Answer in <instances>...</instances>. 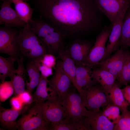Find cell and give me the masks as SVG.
I'll use <instances>...</instances> for the list:
<instances>
[{"instance_id": "6da1fadb", "label": "cell", "mask_w": 130, "mask_h": 130, "mask_svg": "<svg viewBox=\"0 0 130 130\" xmlns=\"http://www.w3.org/2000/svg\"><path fill=\"white\" fill-rule=\"evenodd\" d=\"M34 5L40 17L66 36L93 32L102 22L94 0H34Z\"/></svg>"}, {"instance_id": "7a4b0ae2", "label": "cell", "mask_w": 130, "mask_h": 130, "mask_svg": "<svg viewBox=\"0 0 130 130\" xmlns=\"http://www.w3.org/2000/svg\"><path fill=\"white\" fill-rule=\"evenodd\" d=\"M28 24L31 30L45 45L48 53L55 55L64 47L66 36L41 18H32Z\"/></svg>"}, {"instance_id": "3957f363", "label": "cell", "mask_w": 130, "mask_h": 130, "mask_svg": "<svg viewBox=\"0 0 130 130\" xmlns=\"http://www.w3.org/2000/svg\"><path fill=\"white\" fill-rule=\"evenodd\" d=\"M18 43L20 56L29 60L40 62L43 56L48 53L46 46L31 30L28 23L19 30Z\"/></svg>"}, {"instance_id": "277c9868", "label": "cell", "mask_w": 130, "mask_h": 130, "mask_svg": "<svg viewBox=\"0 0 130 130\" xmlns=\"http://www.w3.org/2000/svg\"><path fill=\"white\" fill-rule=\"evenodd\" d=\"M17 121L18 130H50L51 124L45 119L40 104L32 102L26 108Z\"/></svg>"}, {"instance_id": "5b68a950", "label": "cell", "mask_w": 130, "mask_h": 130, "mask_svg": "<svg viewBox=\"0 0 130 130\" xmlns=\"http://www.w3.org/2000/svg\"><path fill=\"white\" fill-rule=\"evenodd\" d=\"M81 95L84 106L92 112L100 111L101 108L111 102L109 94L100 86L95 85L85 88Z\"/></svg>"}, {"instance_id": "8992f818", "label": "cell", "mask_w": 130, "mask_h": 130, "mask_svg": "<svg viewBox=\"0 0 130 130\" xmlns=\"http://www.w3.org/2000/svg\"><path fill=\"white\" fill-rule=\"evenodd\" d=\"M54 68L55 73L48 80V84L62 101L70 92L76 89L64 71L61 61L56 63Z\"/></svg>"}, {"instance_id": "52a82bcc", "label": "cell", "mask_w": 130, "mask_h": 130, "mask_svg": "<svg viewBox=\"0 0 130 130\" xmlns=\"http://www.w3.org/2000/svg\"><path fill=\"white\" fill-rule=\"evenodd\" d=\"M40 104L44 117L51 127L68 118L62 101L57 95Z\"/></svg>"}, {"instance_id": "ba28073f", "label": "cell", "mask_w": 130, "mask_h": 130, "mask_svg": "<svg viewBox=\"0 0 130 130\" xmlns=\"http://www.w3.org/2000/svg\"><path fill=\"white\" fill-rule=\"evenodd\" d=\"M19 30L4 26L0 27V52L17 59L20 56L19 50Z\"/></svg>"}, {"instance_id": "9c48e42d", "label": "cell", "mask_w": 130, "mask_h": 130, "mask_svg": "<svg viewBox=\"0 0 130 130\" xmlns=\"http://www.w3.org/2000/svg\"><path fill=\"white\" fill-rule=\"evenodd\" d=\"M112 27L111 24L104 26L96 36L85 63V65L91 68L98 65L103 59L105 53L106 43Z\"/></svg>"}, {"instance_id": "30bf717a", "label": "cell", "mask_w": 130, "mask_h": 130, "mask_svg": "<svg viewBox=\"0 0 130 130\" xmlns=\"http://www.w3.org/2000/svg\"><path fill=\"white\" fill-rule=\"evenodd\" d=\"M76 90L70 92L62 102L68 118L78 121L86 117L89 110L84 106L81 95Z\"/></svg>"}, {"instance_id": "8fae6325", "label": "cell", "mask_w": 130, "mask_h": 130, "mask_svg": "<svg viewBox=\"0 0 130 130\" xmlns=\"http://www.w3.org/2000/svg\"><path fill=\"white\" fill-rule=\"evenodd\" d=\"M99 9L113 25L126 11L130 0H94Z\"/></svg>"}, {"instance_id": "7c38bea8", "label": "cell", "mask_w": 130, "mask_h": 130, "mask_svg": "<svg viewBox=\"0 0 130 130\" xmlns=\"http://www.w3.org/2000/svg\"><path fill=\"white\" fill-rule=\"evenodd\" d=\"M94 43L91 40L78 39L71 43L66 49L76 65H85Z\"/></svg>"}, {"instance_id": "4fadbf2b", "label": "cell", "mask_w": 130, "mask_h": 130, "mask_svg": "<svg viewBox=\"0 0 130 130\" xmlns=\"http://www.w3.org/2000/svg\"><path fill=\"white\" fill-rule=\"evenodd\" d=\"M12 3V0L3 1L0 10V25L22 28L27 23L20 19L15 10L12 7L11 5Z\"/></svg>"}, {"instance_id": "5bb4252c", "label": "cell", "mask_w": 130, "mask_h": 130, "mask_svg": "<svg viewBox=\"0 0 130 130\" xmlns=\"http://www.w3.org/2000/svg\"><path fill=\"white\" fill-rule=\"evenodd\" d=\"M117 49L112 56L100 62L99 67L108 71L118 79L125 59L124 47Z\"/></svg>"}, {"instance_id": "9a60e30c", "label": "cell", "mask_w": 130, "mask_h": 130, "mask_svg": "<svg viewBox=\"0 0 130 130\" xmlns=\"http://www.w3.org/2000/svg\"><path fill=\"white\" fill-rule=\"evenodd\" d=\"M125 12L123 14L113 25H112V27L109 37L108 42L106 46L105 54L101 61L109 57L111 53L117 49L120 46L119 42L121 33L123 21Z\"/></svg>"}, {"instance_id": "2e32d148", "label": "cell", "mask_w": 130, "mask_h": 130, "mask_svg": "<svg viewBox=\"0 0 130 130\" xmlns=\"http://www.w3.org/2000/svg\"><path fill=\"white\" fill-rule=\"evenodd\" d=\"M24 58L20 56L17 59V68L10 78L15 96H18L25 91V78L26 70L24 64Z\"/></svg>"}, {"instance_id": "e0dca14e", "label": "cell", "mask_w": 130, "mask_h": 130, "mask_svg": "<svg viewBox=\"0 0 130 130\" xmlns=\"http://www.w3.org/2000/svg\"><path fill=\"white\" fill-rule=\"evenodd\" d=\"M26 105H25L21 110L6 109L2 107L0 109V124L3 128L10 130H17L16 119L22 113Z\"/></svg>"}, {"instance_id": "ac0fdd59", "label": "cell", "mask_w": 130, "mask_h": 130, "mask_svg": "<svg viewBox=\"0 0 130 130\" xmlns=\"http://www.w3.org/2000/svg\"><path fill=\"white\" fill-rule=\"evenodd\" d=\"M58 54L61 59L62 67L64 71L70 78L77 91L81 94V91L76 81V65L75 63L64 47L60 49Z\"/></svg>"}, {"instance_id": "d6986e66", "label": "cell", "mask_w": 130, "mask_h": 130, "mask_svg": "<svg viewBox=\"0 0 130 130\" xmlns=\"http://www.w3.org/2000/svg\"><path fill=\"white\" fill-rule=\"evenodd\" d=\"M85 117L92 130H113L115 124L100 111L94 112L89 110Z\"/></svg>"}, {"instance_id": "ffe728a7", "label": "cell", "mask_w": 130, "mask_h": 130, "mask_svg": "<svg viewBox=\"0 0 130 130\" xmlns=\"http://www.w3.org/2000/svg\"><path fill=\"white\" fill-rule=\"evenodd\" d=\"M91 75L96 82L109 94L116 83V77L108 71L100 67L92 70Z\"/></svg>"}, {"instance_id": "44dd1931", "label": "cell", "mask_w": 130, "mask_h": 130, "mask_svg": "<svg viewBox=\"0 0 130 130\" xmlns=\"http://www.w3.org/2000/svg\"><path fill=\"white\" fill-rule=\"evenodd\" d=\"M76 79L81 95L83 89L97 83L92 78L91 68L85 65H76Z\"/></svg>"}, {"instance_id": "7402d4cb", "label": "cell", "mask_w": 130, "mask_h": 130, "mask_svg": "<svg viewBox=\"0 0 130 130\" xmlns=\"http://www.w3.org/2000/svg\"><path fill=\"white\" fill-rule=\"evenodd\" d=\"M48 80L41 74L40 81L36 90L32 94V102L41 104L57 95L55 92L49 87H47Z\"/></svg>"}, {"instance_id": "603a6c76", "label": "cell", "mask_w": 130, "mask_h": 130, "mask_svg": "<svg viewBox=\"0 0 130 130\" xmlns=\"http://www.w3.org/2000/svg\"><path fill=\"white\" fill-rule=\"evenodd\" d=\"M50 130H92L85 117L78 121L68 118L51 126Z\"/></svg>"}, {"instance_id": "cb8c5ba5", "label": "cell", "mask_w": 130, "mask_h": 130, "mask_svg": "<svg viewBox=\"0 0 130 130\" xmlns=\"http://www.w3.org/2000/svg\"><path fill=\"white\" fill-rule=\"evenodd\" d=\"M40 64L34 60H29L26 65V72L30 79L29 82L27 84L26 90L32 94L40 81L41 74L39 67Z\"/></svg>"}, {"instance_id": "d4e9b609", "label": "cell", "mask_w": 130, "mask_h": 130, "mask_svg": "<svg viewBox=\"0 0 130 130\" xmlns=\"http://www.w3.org/2000/svg\"><path fill=\"white\" fill-rule=\"evenodd\" d=\"M16 59L14 57L0 56V79L1 83L5 81L7 77L10 78L14 74L16 69L14 63Z\"/></svg>"}, {"instance_id": "484cf974", "label": "cell", "mask_w": 130, "mask_h": 130, "mask_svg": "<svg viewBox=\"0 0 130 130\" xmlns=\"http://www.w3.org/2000/svg\"><path fill=\"white\" fill-rule=\"evenodd\" d=\"M109 95L111 102L118 107L120 111L127 109L129 104L124 97L119 84L115 83Z\"/></svg>"}, {"instance_id": "4316f807", "label": "cell", "mask_w": 130, "mask_h": 130, "mask_svg": "<svg viewBox=\"0 0 130 130\" xmlns=\"http://www.w3.org/2000/svg\"><path fill=\"white\" fill-rule=\"evenodd\" d=\"M130 44V3L124 17L119 46L128 47Z\"/></svg>"}, {"instance_id": "83f0119b", "label": "cell", "mask_w": 130, "mask_h": 130, "mask_svg": "<svg viewBox=\"0 0 130 130\" xmlns=\"http://www.w3.org/2000/svg\"><path fill=\"white\" fill-rule=\"evenodd\" d=\"M15 9L20 19L26 23L32 18L33 9L25 1H20L14 3Z\"/></svg>"}, {"instance_id": "f1b7e54d", "label": "cell", "mask_w": 130, "mask_h": 130, "mask_svg": "<svg viewBox=\"0 0 130 130\" xmlns=\"http://www.w3.org/2000/svg\"><path fill=\"white\" fill-rule=\"evenodd\" d=\"M123 47L125 59L118 80L120 85L126 86L130 82V52Z\"/></svg>"}, {"instance_id": "f546056e", "label": "cell", "mask_w": 130, "mask_h": 130, "mask_svg": "<svg viewBox=\"0 0 130 130\" xmlns=\"http://www.w3.org/2000/svg\"><path fill=\"white\" fill-rule=\"evenodd\" d=\"M120 111L118 107L111 102L100 111L101 114L115 124L117 123L120 118Z\"/></svg>"}, {"instance_id": "4dcf8cb0", "label": "cell", "mask_w": 130, "mask_h": 130, "mask_svg": "<svg viewBox=\"0 0 130 130\" xmlns=\"http://www.w3.org/2000/svg\"><path fill=\"white\" fill-rule=\"evenodd\" d=\"M121 114L113 130H130V110L127 109L120 110Z\"/></svg>"}, {"instance_id": "1f68e13d", "label": "cell", "mask_w": 130, "mask_h": 130, "mask_svg": "<svg viewBox=\"0 0 130 130\" xmlns=\"http://www.w3.org/2000/svg\"><path fill=\"white\" fill-rule=\"evenodd\" d=\"M0 100L3 102L9 98L14 92V89L11 81H4L0 85Z\"/></svg>"}, {"instance_id": "d6a6232c", "label": "cell", "mask_w": 130, "mask_h": 130, "mask_svg": "<svg viewBox=\"0 0 130 130\" xmlns=\"http://www.w3.org/2000/svg\"><path fill=\"white\" fill-rule=\"evenodd\" d=\"M41 64L52 68H55L56 64L54 55L47 53L44 55L40 60Z\"/></svg>"}, {"instance_id": "836d02e7", "label": "cell", "mask_w": 130, "mask_h": 130, "mask_svg": "<svg viewBox=\"0 0 130 130\" xmlns=\"http://www.w3.org/2000/svg\"><path fill=\"white\" fill-rule=\"evenodd\" d=\"M18 96L25 105H29L32 102V94L26 90Z\"/></svg>"}, {"instance_id": "e575fe53", "label": "cell", "mask_w": 130, "mask_h": 130, "mask_svg": "<svg viewBox=\"0 0 130 130\" xmlns=\"http://www.w3.org/2000/svg\"><path fill=\"white\" fill-rule=\"evenodd\" d=\"M12 108L19 110L22 109L24 105L18 96H14L10 100Z\"/></svg>"}, {"instance_id": "d590c367", "label": "cell", "mask_w": 130, "mask_h": 130, "mask_svg": "<svg viewBox=\"0 0 130 130\" xmlns=\"http://www.w3.org/2000/svg\"><path fill=\"white\" fill-rule=\"evenodd\" d=\"M39 69L41 75L47 78L53 74L52 68L40 64Z\"/></svg>"}, {"instance_id": "8d00e7d4", "label": "cell", "mask_w": 130, "mask_h": 130, "mask_svg": "<svg viewBox=\"0 0 130 130\" xmlns=\"http://www.w3.org/2000/svg\"><path fill=\"white\" fill-rule=\"evenodd\" d=\"M121 90L125 99L130 104V85H126Z\"/></svg>"}, {"instance_id": "74e56055", "label": "cell", "mask_w": 130, "mask_h": 130, "mask_svg": "<svg viewBox=\"0 0 130 130\" xmlns=\"http://www.w3.org/2000/svg\"><path fill=\"white\" fill-rule=\"evenodd\" d=\"M28 0H19L20 1H27Z\"/></svg>"}, {"instance_id": "f35d334b", "label": "cell", "mask_w": 130, "mask_h": 130, "mask_svg": "<svg viewBox=\"0 0 130 130\" xmlns=\"http://www.w3.org/2000/svg\"><path fill=\"white\" fill-rule=\"evenodd\" d=\"M128 47H130V44L129 45Z\"/></svg>"}, {"instance_id": "ab89813d", "label": "cell", "mask_w": 130, "mask_h": 130, "mask_svg": "<svg viewBox=\"0 0 130 130\" xmlns=\"http://www.w3.org/2000/svg\"><path fill=\"white\" fill-rule=\"evenodd\" d=\"M0 0V1H1H1H4V0Z\"/></svg>"}]
</instances>
